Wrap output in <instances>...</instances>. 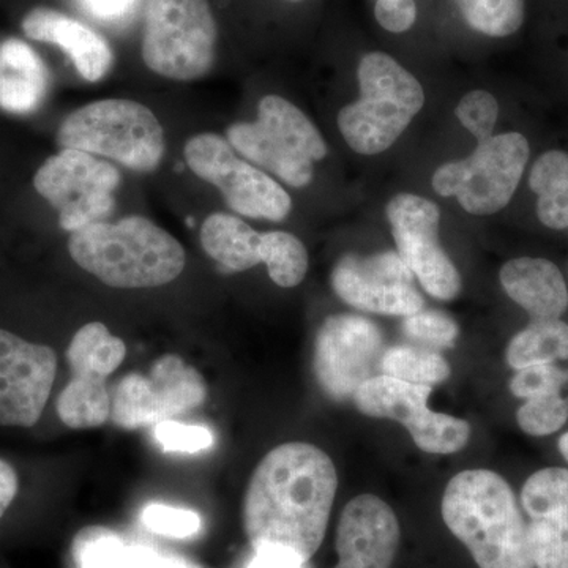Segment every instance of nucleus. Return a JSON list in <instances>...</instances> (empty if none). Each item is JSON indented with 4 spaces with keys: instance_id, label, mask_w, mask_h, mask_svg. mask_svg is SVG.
I'll return each instance as SVG.
<instances>
[{
    "instance_id": "nucleus-35",
    "label": "nucleus",
    "mask_w": 568,
    "mask_h": 568,
    "mask_svg": "<svg viewBox=\"0 0 568 568\" xmlns=\"http://www.w3.org/2000/svg\"><path fill=\"white\" fill-rule=\"evenodd\" d=\"M568 383V375L555 364L532 365L518 369L510 381L511 394L517 398L530 399L537 396L559 394Z\"/></svg>"
},
{
    "instance_id": "nucleus-9",
    "label": "nucleus",
    "mask_w": 568,
    "mask_h": 568,
    "mask_svg": "<svg viewBox=\"0 0 568 568\" xmlns=\"http://www.w3.org/2000/svg\"><path fill=\"white\" fill-rule=\"evenodd\" d=\"M119 183L118 168L74 149L50 156L33 178L37 192L59 212V223L70 233L110 216Z\"/></svg>"
},
{
    "instance_id": "nucleus-14",
    "label": "nucleus",
    "mask_w": 568,
    "mask_h": 568,
    "mask_svg": "<svg viewBox=\"0 0 568 568\" xmlns=\"http://www.w3.org/2000/svg\"><path fill=\"white\" fill-rule=\"evenodd\" d=\"M384 336L364 316L335 315L324 321L315 343V375L336 402L354 399L358 388L381 372Z\"/></svg>"
},
{
    "instance_id": "nucleus-8",
    "label": "nucleus",
    "mask_w": 568,
    "mask_h": 568,
    "mask_svg": "<svg viewBox=\"0 0 568 568\" xmlns=\"http://www.w3.org/2000/svg\"><path fill=\"white\" fill-rule=\"evenodd\" d=\"M529 142L521 133H503L478 142L465 160L437 168L432 183L439 196H455L473 215L503 211L525 174Z\"/></svg>"
},
{
    "instance_id": "nucleus-26",
    "label": "nucleus",
    "mask_w": 568,
    "mask_h": 568,
    "mask_svg": "<svg viewBox=\"0 0 568 568\" xmlns=\"http://www.w3.org/2000/svg\"><path fill=\"white\" fill-rule=\"evenodd\" d=\"M65 355L71 375L93 373L108 377L125 361L126 346L119 336L110 334L106 325L91 323L74 334Z\"/></svg>"
},
{
    "instance_id": "nucleus-20",
    "label": "nucleus",
    "mask_w": 568,
    "mask_h": 568,
    "mask_svg": "<svg viewBox=\"0 0 568 568\" xmlns=\"http://www.w3.org/2000/svg\"><path fill=\"white\" fill-rule=\"evenodd\" d=\"M504 291L521 306L530 321L560 320L568 306L566 280L551 261L518 257L503 265L499 274Z\"/></svg>"
},
{
    "instance_id": "nucleus-33",
    "label": "nucleus",
    "mask_w": 568,
    "mask_h": 568,
    "mask_svg": "<svg viewBox=\"0 0 568 568\" xmlns=\"http://www.w3.org/2000/svg\"><path fill=\"white\" fill-rule=\"evenodd\" d=\"M141 521L145 528L159 536L189 538L196 536L203 528V519L193 510L151 504L142 510Z\"/></svg>"
},
{
    "instance_id": "nucleus-38",
    "label": "nucleus",
    "mask_w": 568,
    "mask_h": 568,
    "mask_svg": "<svg viewBox=\"0 0 568 568\" xmlns=\"http://www.w3.org/2000/svg\"><path fill=\"white\" fill-rule=\"evenodd\" d=\"M22 477L20 467L0 455V521L9 515L21 495Z\"/></svg>"
},
{
    "instance_id": "nucleus-6",
    "label": "nucleus",
    "mask_w": 568,
    "mask_h": 568,
    "mask_svg": "<svg viewBox=\"0 0 568 568\" xmlns=\"http://www.w3.org/2000/svg\"><path fill=\"white\" fill-rule=\"evenodd\" d=\"M226 134L235 151L294 189L312 182L313 163L328 152L315 123L278 95L261 100L256 122L234 123Z\"/></svg>"
},
{
    "instance_id": "nucleus-12",
    "label": "nucleus",
    "mask_w": 568,
    "mask_h": 568,
    "mask_svg": "<svg viewBox=\"0 0 568 568\" xmlns=\"http://www.w3.org/2000/svg\"><path fill=\"white\" fill-rule=\"evenodd\" d=\"M207 395L203 376L178 355H164L149 375L122 377L111 396V418L125 429L155 426L201 406Z\"/></svg>"
},
{
    "instance_id": "nucleus-39",
    "label": "nucleus",
    "mask_w": 568,
    "mask_h": 568,
    "mask_svg": "<svg viewBox=\"0 0 568 568\" xmlns=\"http://www.w3.org/2000/svg\"><path fill=\"white\" fill-rule=\"evenodd\" d=\"M81 3L97 20L112 22L132 14L140 0H81Z\"/></svg>"
},
{
    "instance_id": "nucleus-24",
    "label": "nucleus",
    "mask_w": 568,
    "mask_h": 568,
    "mask_svg": "<svg viewBox=\"0 0 568 568\" xmlns=\"http://www.w3.org/2000/svg\"><path fill=\"white\" fill-rule=\"evenodd\" d=\"M55 414L71 429L97 428L111 418V394L106 377L81 373L71 375L55 399Z\"/></svg>"
},
{
    "instance_id": "nucleus-2",
    "label": "nucleus",
    "mask_w": 568,
    "mask_h": 568,
    "mask_svg": "<svg viewBox=\"0 0 568 568\" xmlns=\"http://www.w3.org/2000/svg\"><path fill=\"white\" fill-rule=\"evenodd\" d=\"M440 511L478 568H536L528 523L514 489L499 474L463 470L448 481Z\"/></svg>"
},
{
    "instance_id": "nucleus-1",
    "label": "nucleus",
    "mask_w": 568,
    "mask_h": 568,
    "mask_svg": "<svg viewBox=\"0 0 568 568\" xmlns=\"http://www.w3.org/2000/svg\"><path fill=\"white\" fill-rule=\"evenodd\" d=\"M338 476L332 458L308 443H286L254 469L244 500V529L254 552L308 562L323 545Z\"/></svg>"
},
{
    "instance_id": "nucleus-42",
    "label": "nucleus",
    "mask_w": 568,
    "mask_h": 568,
    "mask_svg": "<svg viewBox=\"0 0 568 568\" xmlns=\"http://www.w3.org/2000/svg\"><path fill=\"white\" fill-rule=\"evenodd\" d=\"M559 452L562 454L564 459L568 463V432L560 436L558 443Z\"/></svg>"
},
{
    "instance_id": "nucleus-23",
    "label": "nucleus",
    "mask_w": 568,
    "mask_h": 568,
    "mask_svg": "<svg viewBox=\"0 0 568 568\" xmlns=\"http://www.w3.org/2000/svg\"><path fill=\"white\" fill-rule=\"evenodd\" d=\"M77 568H164V559L144 548L126 547L111 529L91 526L73 540Z\"/></svg>"
},
{
    "instance_id": "nucleus-44",
    "label": "nucleus",
    "mask_w": 568,
    "mask_h": 568,
    "mask_svg": "<svg viewBox=\"0 0 568 568\" xmlns=\"http://www.w3.org/2000/svg\"><path fill=\"white\" fill-rule=\"evenodd\" d=\"M567 375H568V373H567Z\"/></svg>"
},
{
    "instance_id": "nucleus-29",
    "label": "nucleus",
    "mask_w": 568,
    "mask_h": 568,
    "mask_svg": "<svg viewBox=\"0 0 568 568\" xmlns=\"http://www.w3.org/2000/svg\"><path fill=\"white\" fill-rule=\"evenodd\" d=\"M261 260L267 265L272 282L294 287L304 282L308 271V253L295 235L271 231L261 237Z\"/></svg>"
},
{
    "instance_id": "nucleus-22",
    "label": "nucleus",
    "mask_w": 568,
    "mask_h": 568,
    "mask_svg": "<svg viewBox=\"0 0 568 568\" xmlns=\"http://www.w3.org/2000/svg\"><path fill=\"white\" fill-rule=\"evenodd\" d=\"M261 237L263 234L227 213H213L201 227L205 253L231 272L248 271L263 263Z\"/></svg>"
},
{
    "instance_id": "nucleus-21",
    "label": "nucleus",
    "mask_w": 568,
    "mask_h": 568,
    "mask_svg": "<svg viewBox=\"0 0 568 568\" xmlns=\"http://www.w3.org/2000/svg\"><path fill=\"white\" fill-rule=\"evenodd\" d=\"M50 89V71L28 43H0V110L29 114L39 110Z\"/></svg>"
},
{
    "instance_id": "nucleus-32",
    "label": "nucleus",
    "mask_w": 568,
    "mask_h": 568,
    "mask_svg": "<svg viewBox=\"0 0 568 568\" xmlns=\"http://www.w3.org/2000/svg\"><path fill=\"white\" fill-rule=\"evenodd\" d=\"M403 334L422 347L428 349H447L457 343L458 324L440 312H422L405 317Z\"/></svg>"
},
{
    "instance_id": "nucleus-30",
    "label": "nucleus",
    "mask_w": 568,
    "mask_h": 568,
    "mask_svg": "<svg viewBox=\"0 0 568 568\" xmlns=\"http://www.w3.org/2000/svg\"><path fill=\"white\" fill-rule=\"evenodd\" d=\"M470 29L503 39L514 36L525 22V0H455Z\"/></svg>"
},
{
    "instance_id": "nucleus-25",
    "label": "nucleus",
    "mask_w": 568,
    "mask_h": 568,
    "mask_svg": "<svg viewBox=\"0 0 568 568\" xmlns=\"http://www.w3.org/2000/svg\"><path fill=\"white\" fill-rule=\"evenodd\" d=\"M529 186L538 196V220L549 230H568V153L549 151L538 156Z\"/></svg>"
},
{
    "instance_id": "nucleus-11",
    "label": "nucleus",
    "mask_w": 568,
    "mask_h": 568,
    "mask_svg": "<svg viewBox=\"0 0 568 568\" xmlns=\"http://www.w3.org/2000/svg\"><path fill=\"white\" fill-rule=\"evenodd\" d=\"M429 395L432 387L377 375L358 388L354 403L365 416L388 418L406 426L414 444L426 454H457L469 443L470 425L429 409Z\"/></svg>"
},
{
    "instance_id": "nucleus-10",
    "label": "nucleus",
    "mask_w": 568,
    "mask_h": 568,
    "mask_svg": "<svg viewBox=\"0 0 568 568\" xmlns=\"http://www.w3.org/2000/svg\"><path fill=\"white\" fill-rule=\"evenodd\" d=\"M185 160L197 178L215 185L234 212L250 219L282 222L293 201L282 185L253 164L235 156V149L220 134L204 133L185 145Z\"/></svg>"
},
{
    "instance_id": "nucleus-16",
    "label": "nucleus",
    "mask_w": 568,
    "mask_h": 568,
    "mask_svg": "<svg viewBox=\"0 0 568 568\" xmlns=\"http://www.w3.org/2000/svg\"><path fill=\"white\" fill-rule=\"evenodd\" d=\"M332 286L339 298L361 312L406 317L424 310L413 272L395 252L346 254L332 272Z\"/></svg>"
},
{
    "instance_id": "nucleus-3",
    "label": "nucleus",
    "mask_w": 568,
    "mask_h": 568,
    "mask_svg": "<svg viewBox=\"0 0 568 568\" xmlns=\"http://www.w3.org/2000/svg\"><path fill=\"white\" fill-rule=\"evenodd\" d=\"M69 252L81 268L119 290L163 286L174 282L186 263L178 239L136 215L74 231Z\"/></svg>"
},
{
    "instance_id": "nucleus-37",
    "label": "nucleus",
    "mask_w": 568,
    "mask_h": 568,
    "mask_svg": "<svg viewBox=\"0 0 568 568\" xmlns=\"http://www.w3.org/2000/svg\"><path fill=\"white\" fill-rule=\"evenodd\" d=\"M376 21L392 33H403L417 20L416 0H376Z\"/></svg>"
},
{
    "instance_id": "nucleus-36",
    "label": "nucleus",
    "mask_w": 568,
    "mask_h": 568,
    "mask_svg": "<svg viewBox=\"0 0 568 568\" xmlns=\"http://www.w3.org/2000/svg\"><path fill=\"white\" fill-rule=\"evenodd\" d=\"M153 435L166 452L196 454L213 444L212 433L204 426L185 425L175 420L160 422L153 426Z\"/></svg>"
},
{
    "instance_id": "nucleus-43",
    "label": "nucleus",
    "mask_w": 568,
    "mask_h": 568,
    "mask_svg": "<svg viewBox=\"0 0 568 568\" xmlns=\"http://www.w3.org/2000/svg\"><path fill=\"white\" fill-rule=\"evenodd\" d=\"M291 2H301V0H291Z\"/></svg>"
},
{
    "instance_id": "nucleus-15",
    "label": "nucleus",
    "mask_w": 568,
    "mask_h": 568,
    "mask_svg": "<svg viewBox=\"0 0 568 568\" xmlns=\"http://www.w3.org/2000/svg\"><path fill=\"white\" fill-rule=\"evenodd\" d=\"M59 357L54 347L0 327V428L39 425L54 390Z\"/></svg>"
},
{
    "instance_id": "nucleus-17",
    "label": "nucleus",
    "mask_w": 568,
    "mask_h": 568,
    "mask_svg": "<svg viewBox=\"0 0 568 568\" xmlns=\"http://www.w3.org/2000/svg\"><path fill=\"white\" fill-rule=\"evenodd\" d=\"M402 529L387 503L375 495L354 497L336 528L334 568H392Z\"/></svg>"
},
{
    "instance_id": "nucleus-5",
    "label": "nucleus",
    "mask_w": 568,
    "mask_h": 568,
    "mask_svg": "<svg viewBox=\"0 0 568 568\" xmlns=\"http://www.w3.org/2000/svg\"><path fill=\"white\" fill-rule=\"evenodd\" d=\"M62 149L103 155L130 170H155L164 155L162 123L144 104L111 99L67 115L58 132Z\"/></svg>"
},
{
    "instance_id": "nucleus-7",
    "label": "nucleus",
    "mask_w": 568,
    "mask_h": 568,
    "mask_svg": "<svg viewBox=\"0 0 568 568\" xmlns=\"http://www.w3.org/2000/svg\"><path fill=\"white\" fill-rule=\"evenodd\" d=\"M216 22L207 0H149L142 59L174 81L205 77L215 62Z\"/></svg>"
},
{
    "instance_id": "nucleus-40",
    "label": "nucleus",
    "mask_w": 568,
    "mask_h": 568,
    "mask_svg": "<svg viewBox=\"0 0 568 568\" xmlns=\"http://www.w3.org/2000/svg\"><path fill=\"white\" fill-rule=\"evenodd\" d=\"M248 568H305V564L284 552L261 551L254 552Z\"/></svg>"
},
{
    "instance_id": "nucleus-4",
    "label": "nucleus",
    "mask_w": 568,
    "mask_h": 568,
    "mask_svg": "<svg viewBox=\"0 0 568 568\" xmlns=\"http://www.w3.org/2000/svg\"><path fill=\"white\" fill-rule=\"evenodd\" d=\"M361 99L338 112V129L354 152H386L422 111L420 82L386 52H368L357 69Z\"/></svg>"
},
{
    "instance_id": "nucleus-19",
    "label": "nucleus",
    "mask_w": 568,
    "mask_h": 568,
    "mask_svg": "<svg viewBox=\"0 0 568 568\" xmlns=\"http://www.w3.org/2000/svg\"><path fill=\"white\" fill-rule=\"evenodd\" d=\"M22 31L29 39L61 47L84 80H102L114 62L110 44L103 37L61 11H29L22 20Z\"/></svg>"
},
{
    "instance_id": "nucleus-18",
    "label": "nucleus",
    "mask_w": 568,
    "mask_h": 568,
    "mask_svg": "<svg viewBox=\"0 0 568 568\" xmlns=\"http://www.w3.org/2000/svg\"><path fill=\"white\" fill-rule=\"evenodd\" d=\"M536 568H568V469L537 470L521 489Z\"/></svg>"
},
{
    "instance_id": "nucleus-28",
    "label": "nucleus",
    "mask_w": 568,
    "mask_h": 568,
    "mask_svg": "<svg viewBox=\"0 0 568 568\" xmlns=\"http://www.w3.org/2000/svg\"><path fill=\"white\" fill-rule=\"evenodd\" d=\"M450 365L437 351L422 346H394L384 351L381 375L418 384L436 386L450 376Z\"/></svg>"
},
{
    "instance_id": "nucleus-27",
    "label": "nucleus",
    "mask_w": 568,
    "mask_h": 568,
    "mask_svg": "<svg viewBox=\"0 0 568 568\" xmlns=\"http://www.w3.org/2000/svg\"><path fill=\"white\" fill-rule=\"evenodd\" d=\"M568 361V324L560 320L530 321L507 347V362L514 369Z\"/></svg>"
},
{
    "instance_id": "nucleus-13",
    "label": "nucleus",
    "mask_w": 568,
    "mask_h": 568,
    "mask_svg": "<svg viewBox=\"0 0 568 568\" xmlns=\"http://www.w3.org/2000/svg\"><path fill=\"white\" fill-rule=\"evenodd\" d=\"M386 213L399 257L426 293L439 301L457 298L462 276L439 244V207L417 194L402 193L388 201Z\"/></svg>"
},
{
    "instance_id": "nucleus-41",
    "label": "nucleus",
    "mask_w": 568,
    "mask_h": 568,
    "mask_svg": "<svg viewBox=\"0 0 568 568\" xmlns=\"http://www.w3.org/2000/svg\"><path fill=\"white\" fill-rule=\"evenodd\" d=\"M164 568H200L182 559H164Z\"/></svg>"
},
{
    "instance_id": "nucleus-34",
    "label": "nucleus",
    "mask_w": 568,
    "mask_h": 568,
    "mask_svg": "<svg viewBox=\"0 0 568 568\" xmlns=\"http://www.w3.org/2000/svg\"><path fill=\"white\" fill-rule=\"evenodd\" d=\"M455 112H457L458 121L463 123V126L480 142L493 136L497 115H499V104L491 93L473 91L459 100Z\"/></svg>"
},
{
    "instance_id": "nucleus-31",
    "label": "nucleus",
    "mask_w": 568,
    "mask_h": 568,
    "mask_svg": "<svg viewBox=\"0 0 568 568\" xmlns=\"http://www.w3.org/2000/svg\"><path fill=\"white\" fill-rule=\"evenodd\" d=\"M568 420V402L559 394L537 396L526 399L519 407L517 422L519 428L529 436H548L562 428Z\"/></svg>"
}]
</instances>
